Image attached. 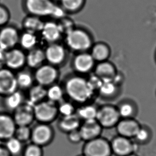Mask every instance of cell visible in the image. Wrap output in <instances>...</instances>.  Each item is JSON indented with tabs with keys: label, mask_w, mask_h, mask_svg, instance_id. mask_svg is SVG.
Masks as SVG:
<instances>
[{
	"label": "cell",
	"mask_w": 156,
	"mask_h": 156,
	"mask_svg": "<svg viewBox=\"0 0 156 156\" xmlns=\"http://www.w3.org/2000/svg\"><path fill=\"white\" fill-rule=\"evenodd\" d=\"M63 88L65 94L72 101L81 105L87 103L95 94L87 79L80 76L68 78Z\"/></svg>",
	"instance_id": "6da1fadb"
},
{
	"label": "cell",
	"mask_w": 156,
	"mask_h": 156,
	"mask_svg": "<svg viewBox=\"0 0 156 156\" xmlns=\"http://www.w3.org/2000/svg\"><path fill=\"white\" fill-rule=\"evenodd\" d=\"M23 8L30 15L37 17L52 16L61 17L63 12L51 0H23Z\"/></svg>",
	"instance_id": "7a4b0ae2"
},
{
	"label": "cell",
	"mask_w": 156,
	"mask_h": 156,
	"mask_svg": "<svg viewBox=\"0 0 156 156\" xmlns=\"http://www.w3.org/2000/svg\"><path fill=\"white\" fill-rule=\"evenodd\" d=\"M66 42L72 50L80 53L86 52L92 46L90 35L80 28H73L67 33Z\"/></svg>",
	"instance_id": "3957f363"
},
{
	"label": "cell",
	"mask_w": 156,
	"mask_h": 156,
	"mask_svg": "<svg viewBox=\"0 0 156 156\" xmlns=\"http://www.w3.org/2000/svg\"><path fill=\"white\" fill-rule=\"evenodd\" d=\"M34 114L35 119L38 122L50 124L59 115L58 105L52 102L45 99L35 105Z\"/></svg>",
	"instance_id": "277c9868"
},
{
	"label": "cell",
	"mask_w": 156,
	"mask_h": 156,
	"mask_svg": "<svg viewBox=\"0 0 156 156\" xmlns=\"http://www.w3.org/2000/svg\"><path fill=\"white\" fill-rule=\"evenodd\" d=\"M83 154L85 156H112L110 142L101 136L85 142Z\"/></svg>",
	"instance_id": "5b68a950"
},
{
	"label": "cell",
	"mask_w": 156,
	"mask_h": 156,
	"mask_svg": "<svg viewBox=\"0 0 156 156\" xmlns=\"http://www.w3.org/2000/svg\"><path fill=\"white\" fill-rule=\"evenodd\" d=\"M120 119L116 106L105 104L98 109L96 120L103 128L115 127Z\"/></svg>",
	"instance_id": "8992f818"
},
{
	"label": "cell",
	"mask_w": 156,
	"mask_h": 156,
	"mask_svg": "<svg viewBox=\"0 0 156 156\" xmlns=\"http://www.w3.org/2000/svg\"><path fill=\"white\" fill-rule=\"evenodd\" d=\"M55 137V131L49 124L38 122L32 129L30 139L32 143L41 147L49 145Z\"/></svg>",
	"instance_id": "52a82bcc"
},
{
	"label": "cell",
	"mask_w": 156,
	"mask_h": 156,
	"mask_svg": "<svg viewBox=\"0 0 156 156\" xmlns=\"http://www.w3.org/2000/svg\"><path fill=\"white\" fill-rule=\"evenodd\" d=\"M59 76V72L55 66L43 64L36 69L34 73V80L37 84L48 87L56 82Z\"/></svg>",
	"instance_id": "ba28073f"
},
{
	"label": "cell",
	"mask_w": 156,
	"mask_h": 156,
	"mask_svg": "<svg viewBox=\"0 0 156 156\" xmlns=\"http://www.w3.org/2000/svg\"><path fill=\"white\" fill-rule=\"evenodd\" d=\"M20 33L15 26L6 25L0 28V48L8 51L19 44Z\"/></svg>",
	"instance_id": "9c48e42d"
},
{
	"label": "cell",
	"mask_w": 156,
	"mask_h": 156,
	"mask_svg": "<svg viewBox=\"0 0 156 156\" xmlns=\"http://www.w3.org/2000/svg\"><path fill=\"white\" fill-rule=\"evenodd\" d=\"M131 139L119 135L114 137L110 141L112 154L116 156H126L135 153L137 144Z\"/></svg>",
	"instance_id": "30bf717a"
},
{
	"label": "cell",
	"mask_w": 156,
	"mask_h": 156,
	"mask_svg": "<svg viewBox=\"0 0 156 156\" xmlns=\"http://www.w3.org/2000/svg\"><path fill=\"white\" fill-rule=\"evenodd\" d=\"M5 68L12 71H19L26 65V54L22 49L17 47L6 51Z\"/></svg>",
	"instance_id": "8fae6325"
},
{
	"label": "cell",
	"mask_w": 156,
	"mask_h": 156,
	"mask_svg": "<svg viewBox=\"0 0 156 156\" xmlns=\"http://www.w3.org/2000/svg\"><path fill=\"white\" fill-rule=\"evenodd\" d=\"M18 88L16 76L13 71L5 67L0 69V94L7 96Z\"/></svg>",
	"instance_id": "7c38bea8"
},
{
	"label": "cell",
	"mask_w": 156,
	"mask_h": 156,
	"mask_svg": "<svg viewBox=\"0 0 156 156\" xmlns=\"http://www.w3.org/2000/svg\"><path fill=\"white\" fill-rule=\"evenodd\" d=\"M141 125L135 118L120 119L115 127L118 135L133 139Z\"/></svg>",
	"instance_id": "4fadbf2b"
},
{
	"label": "cell",
	"mask_w": 156,
	"mask_h": 156,
	"mask_svg": "<svg viewBox=\"0 0 156 156\" xmlns=\"http://www.w3.org/2000/svg\"><path fill=\"white\" fill-rule=\"evenodd\" d=\"M45 60L53 66L61 64L65 59V49L62 45L57 43H50L44 50Z\"/></svg>",
	"instance_id": "5bb4252c"
},
{
	"label": "cell",
	"mask_w": 156,
	"mask_h": 156,
	"mask_svg": "<svg viewBox=\"0 0 156 156\" xmlns=\"http://www.w3.org/2000/svg\"><path fill=\"white\" fill-rule=\"evenodd\" d=\"M34 106L32 104H23L17 110H15L13 119L18 126H29L34 119Z\"/></svg>",
	"instance_id": "9a60e30c"
},
{
	"label": "cell",
	"mask_w": 156,
	"mask_h": 156,
	"mask_svg": "<svg viewBox=\"0 0 156 156\" xmlns=\"http://www.w3.org/2000/svg\"><path fill=\"white\" fill-rule=\"evenodd\" d=\"M102 129L103 128L95 119L83 121L79 128V131L83 141L87 142L100 136Z\"/></svg>",
	"instance_id": "2e32d148"
},
{
	"label": "cell",
	"mask_w": 156,
	"mask_h": 156,
	"mask_svg": "<svg viewBox=\"0 0 156 156\" xmlns=\"http://www.w3.org/2000/svg\"><path fill=\"white\" fill-rule=\"evenodd\" d=\"M95 66V61L91 54L87 52L78 54L75 57L73 66L76 72L80 74H87L93 69Z\"/></svg>",
	"instance_id": "e0dca14e"
},
{
	"label": "cell",
	"mask_w": 156,
	"mask_h": 156,
	"mask_svg": "<svg viewBox=\"0 0 156 156\" xmlns=\"http://www.w3.org/2000/svg\"><path fill=\"white\" fill-rule=\"evenodd\" d=\"M41 33L43 39L50 44L59 40L62 33L59 24L53 21L44 23Z\"/></svg>",
	"instance_id": "ac0fdd59"
},
{
	"label": "cell",
	"mask_w": 156,
	"mask_h": 156,
	"mask_svg": "<svg viewBox=\"0 0 156 156\" xmlns=\"http://www.w3.org/2000/svg\"><path fill=\"white\" fill-rule=\"evenodd\" d=\"M16 125L13 119L5 114H0V139H8L15 135Z\"/></svg>",
	"instance_id": "d6986e66"
},
{
	"label": "cell",
	"mask_w": 156,
	"mask_h": 156,
	"mask_svg": "<svg viewBox=\"0 0 156 156\" xmlns=\"http://www.w3.org/2000/svg\"><path fill=\"white\" fill-rule=\"evenodd\" d=\"M94 74L102 81H112L117 73L115 66L109 61L99 62L94 67Z\"/></svg>",
	"instance_id": "ffe728a7"
},
{
	"label": "cell",
	"mask_w": 156,
	"mask_h": 156,
	"mask_svg": "<svg viewBox=\"0 0 156 156\" xmlns=\"http://www.w3.org/2000/svg\"><path fill=\"white\" fill-rule=\"evenodd\" d=\"M82 122V120L75 113L69 116L61 117L58 121V126L61 132L68 134L79 129Z\"/></svg>",
	"instance_id": "44dd1931"
},
{
	"label": "cell",
	"mask_w": 156,
	"mask_h": 156,
	"mask_svg": "<svg viewBox=\"0 0 156 156\" xmlns=\"http://www.w3.org/2000/svg\"><path fill=\"white\" fill-rule=\"evenodd\" d=\"M45 61L44 50L41 49L36 47L26 54V65L29 68L36 69L42 65Z\"/></svg>",
	"instance_id": "7402d4cb"
},
{
	"label": "cell",
	"mask_w": 156,
	"mask_h": 156,
	"mask_svg": "<svg viewBox=\"0 0 156 156\" xmlns=\"http://www.w3.org/2000/svg\"><path fill=\"white\" fill-rule=\"evenodd\" d=\"M116 106L121 119L135 118L137 114V106L130 99H124Z\"/></svg>",
	"instance_id": "603a6c76"
},
{
	"label": "cell",
	"mask_w": 156,
	"mask_h": 156,
	"mask_svg": "<svg viewBox=\"0 0 156 156\" xmlns=\"http://www.w3.org/2000/svg\"><path fill=\"white\" fill-rule=\"evenodd\" d=\"M44 24L40 17L29 15L23 19L22 26L25 31L36 34L41 32Z\"/></svg>",
	"instance_id": "cb8c5ba5"
},
{
	"label": "cell",
	"mask_w": 156,
	"mask_h": 156,
	"mask_svg": "<svg viewBox=\"0 0 156 156\" xmlns=\"http://www.w3.org/2000/svg\"><path fill=\"white\" fill-rule=\"evenodd\" d=\"M98 109V107L92 104H83L76 109L75 113L83 121L95 120L97 114Z\"/></svg>",
	"instance_id": "d4e9b609"
},
{
	"label": "cell",
	"mask_w": 156,
	"mask_h": 156,
	"mask_svg": "<svg viewBox=\"0 0 156 156\" xmlns=\"http://www.w3.org/2000/svg\"><path fill=\"white\" fill-rule=\"evenodd\" d=\"M91 54L95 61H106L110 55V49L107 44L98 43L91 47Z\"/></svg>",
	"instance_id": "484cf974"
},
{
	"label": "cell",
	"mask_w": 156,
	"mask_h": 156,
	"mask_svg": "<svg viewBox=\"0 0 156 156\" xmlns=\"http://www.w3.org/2000/svg\"><path fill=\"white\" fill-rule=\"evenodd\" d=\"M118 88L119 86L112 81H102L98 91L100 96L105 99H112L118 94Z\"/></svg>",
	"instance_id": "4316f807"
},
{
	"label": "cell",
	"mask_w": 156,
	"mask_h": 156,
	"mask_svg": "<svg viewBox=\"0 0 156 156\" xmlns=\"http://www.w3.org/2000/svg\"><path fill=\"white\" fill-rule=\"evenodd\" d=\"M37 41L36 34L24 31L23 33H20L18 45L23 50L28 51L36 48Z\"/></svg>",
	"instance_id": "83f0119b"
},
{
	"label": "cell",
	"mask_w": 156,
	"mask_h": 156,
	"mask_svg": "<svg viewBox=\"0 0 156 156\" xmlns=\"http://www.w3.org/2000/svg\"><path fill=\"white\" fill-rule=\"evenodd\" d=\"M29 102L30 103L35 106L36 104L47 99L46 87L37 84L30 89Z\"/></svg>",
	"instance_id": "f1b7e54d"
},
{
	"label": "cell",
	"mask_w": 156,
	"mask_h": 156,
	"mask_svg": "<svg viewBox=\"0 0 156 156\" xmlns=\"http://www.w3.org/2000/svg\"><path fill=\"white\" fill-rule=\"evenodd\" d=\"M16 76L18 88L27 89L30 88L33 86L35 80L34 76L27 70H19Z\"/></svg>",
	"instance_id": "f546056e"
},
{
	"label": "cell",
	"mask_w": 156,
	"mask_h": 156,
	"mask_svg": "<svg viewBox=\"0 0 156 156\" xmlns=\"http://www.w3.org/2000/svg\"><path fill=\"white\" fill-rule=\"evenodd\" d=\"M65 94L63 87L56 83L47 87V99L55 103L62 101Z\"/></svg>",
	"instance_id": "4dcf8cb0"
},
{
	"label": "cell",
	"mask_w": 156,
	"mask_h": 156,
	"mask_svg": "<svg viewBox=\"0 0 156 156\" xmlns=\"http://www.w3.org/2000/svg\"><path fill=\"white\" fill-rule=\"evenodd\" d=\"M23 94L18 90L6 96L5 105L9 110H16L23 104Z\"/></svg>",
	"instance_id": "1f68e13d"
},
{
	"label": "cell",
	"mask_w": 156,
	"mask_h": 156,
	"mask_svg": "<svg viewBox=\"0 0 156 156\" xmlns=\"http://www.w3.org/2000/svg\"><path fill=\"white\" fill-rule=\"evenodd\" d=\"M152 132L148 126L141 125L133 139L137 144H146L151 139Z\"/></svg>",
	"instance_id": "d6a6232c"
},
{
	"label": "cell",
	"mask_w": 156,
	"mask_h": 156,
	"mask_svg": "<svg viewBox=\"0 0 156 156\" xmlns=\"http://www.w3.org/2000/svg\"><path fill=\"white\" fill-rule=\"evenodd\" d=\"M6 149L10 154L17 156L23 152V142L15 137H12L7 140Z\"/></svg>",
	"instance_id": "836d02e7"
},
{
	"label": "cell",
	"mask_w": 156,
	"mask_h": 156,
	"mask_svg": "<svg viewBox=\"0 0 156 156\" xmlns=\"http://www.w3.org/2000/svg\"><path fill=\"white\" fill-rule=\"evenodd\" d=\"M84 3L85 0H61L62 7L66 11L71 13L80 10Z\"/></svg>",
	"instance_id": "e575fe53"
},
{
	"label": "cell",
	"mask_w": 156,
	"mask_h": 156,
	"mask_svg": "<svg viewBox=\"0 0 156 156\" xmlns=\"http://www.w3.org/2000/svg\"><path fill=\"white\" fill-rule=\"evenodd\" d=\"M76 109L72 102L61 101L58 105V113L61 117L69 116L76 113Z\"/></svg>",
	"instance_id": "d590c367"
},
{
	"label": "cell",
	"mask_w": 156,
	"mask_h": 156,
	"mask_svg": "<svg viewBox=\"0 0 156 156\" xmlns=\"http://www.w3.org/2000/svg\"><path fill=\"white\" fill-rule=\"evenodd\" d=\"M32 129L29 126H20L16 129L15 135L16 137L22 142L27 141L30 139Z\"/></svg>",
	"instance_id": "8d00e7d4"
},
{
	"label": "cell",
	"mask_w": 156,
	"mask_h": 156,
	"mask_svg": "<svg viewBox=\"0 0 156 156\" xmlns=\"http://www.w3.org/2000/svg\"><path fill=\"white\" fill-rule=\"evenodd\" d=\"M43 147L36 144H30L23 150V156H43Z\"/></svg>",
	"instance_id": "74e56055"
},
{
	"label": "cell",
	"mask_w": 156,
	"mask_h": 156,
	"mask_svg": "<svg viewBox=\"0 0 156 156\" xmlns=\"http://www.w3.org/2000/svg\"><path fill=\"white\" fill-rule=\"evenodd\" d=\"M11 14L8 8L0 4V28L8 24L10 20Z\"/></svg>",
	"instance_id": "f35d334b"
},
{
	"label": "cell",
	"mask_w": 156,
	"mask_h": 156,
	"mask_svg": "<svg viewBox=\"0 0 156 156\" xmlns=\"http://www.w3.org/2000/svg\"><path fill=\"white\" fill-rule=\"evenodd\" d=\"M87 80L91 88L92 89V90L95 93V91H98L102 82V80L101 79H100L95 74H94L91 77H90L89 79H87Z\"/></svg>",
	"instance_id": "ab89813d"
},
{
	"label": "cell",
	"mask_w": 156,
	"mask_h": 156,
	"mask_svg": "<svg viewBox=\"0 0 156 156\" xmlns=\"http://www.w3.org/2000/svg\"><path fill=\"white\" fill-rule=\"evenodd\" d=\"M68 134V139L69 141L73 144H77L82 141V137L80 134L79 129L72 131Z\"/></svg>",
	"instance_id": "60d3db41"
},
{
	"label": "cell",
	"mask_w": 156,
	"mask_h": 156,
	"mask_svg": "<svg viewBox=\"0 0 156 156\" xmlns=\"http://www.w3.org/2000/svg\"><path fill=\"white\" fill-rule=\"evenodd\" d=\"M6 51L0 48V69L5 67V59Z\"/></svg>",
	"instance_id": "b9f144b4"
},
{
	"label": "cell",
	"mask_w": 156,
	"mask_h": 156,
	"mask_svg": "<svg viewBox=\"0 0 156 156\" xmlns=\"http://www.w3.org/2000/svg\"><path fill=\"white\" fill-rule=\"evenodd\" d=\"M10 155L6 149L0 147V156H10Z\"/></svg>",
	"instance_id": "7bdbcfd3"
},
{
	"label": "cell",
	"mask_w": 156,
	"mask_h": 156,
	"mask_svg": "<svg viewBox=\"0 0 156 156\" xmlns=\"http://www.w3.org/2000/svg\"><path fill=\"white\" fill-rule=\"evenodd\" d=\"M126 156H138L137 154H135V153H133V154H129Z\"/></svg>",
	"instance_id": "ee69618b"
},
{
	"label": "cell",
	"mask_w": 156,
	"mask_h": 156,
	"mask_svg": "<svg viewBox=\"0 0 156 156\" xmlns=\"http://www.w3.org/2000/svg\"><path fill=\"white\" fill-rule=\"evenodd\" d=\"M84 156V154H80V155H79V156Z\"/></svg>",
	"instance_id": "f6af8a7d"
},
{
	"label": "cell",
	"mask_w": 156,
	"mask_h": 156,
	"mask_svg": "<svg viewBox=\"0 0 156 156\" xmlns=\"http://www.w3.org/2000/svg\"><path fill=\"white\" fill-rule=\"evenodd\" d=\"M155 60H156V53H155Z\"/></svg>",
	"instance_id": "bcb514c9"
}]
</instances>
